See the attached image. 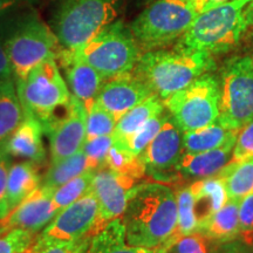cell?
Instances as JSON below:
<instances>
[{"label":"cell","instance_id":"cell-21","mask_svg":"<svg viewBox=\"0 0 253 253\" xmlns=\"http://www.w3.org/2000/svg\"><path fill=\"white\" fill-rule=\"evenodd\" d=\"M239 202L227 199L219 210L198 223L197 232H201L205 238L216 243L235 240L240 233Z\"/></svg>","mask_w":253,"mask_h":253},{"label":"cell","instance_id":"cell-40","mask_svg":"<svg viewBox=\"0 0 253 253\" xmlns=\"http://www.w3.org/2000/svg\"><path fill=\"white\" fill-rule=\"evenodd\" d=\"M210 253H253V243L246 242H231L217 243L210 250Z\"/></svg>","mask_w":253,"mask_h":253},{"label":"cell","instance_id":"cell-24","mask_svg":"<svg viewBox=\"0 0 253 253\" xmlns=\"http://www.w3.org/2000/svg\"><path fill=\"white\" fill-rule=\"evenodd\" d=\"M163 112V100L155 94L150 95L118 120L115 130L113 132L114 138L121 142L126 141L145 121Z\"/></svg>","mask_w":253,"mask_h":253},{"label":"cell","instance_id":"cell-8","mask_svg":"<svg viewBox=\"0 0 253 253\" xmlns=\"http://www.w3.org/2000/svg\"><path fill=\"white\" fill-rule=\"evenodd\" d=\"M164 107L183 132L197 130L219 116L220 86L211 75H202L166 100Z\"/></svg>","mask_w":253,"mask_h":253},{"label":"cell","instance_id":"cell-31","mask_svg":"<svg viewBox=\"0 0 253 253\" xmlns=\"http://www.w3.org/2000/svg\"><path fill=\"white\" fill-rule=\"evenodd\" d=\"M90 240H77L68 242L48 237L45 235H38L30 248L25 253H84L87 251Z\"/></svg>","mask_w":253,"mask_h":253},{"label":"cell","instance_id":"cell-42","mask_svg":"<svg viewBox=\"0 0 253 253\" xmlns=\"http://www.w3.org/2000/svg\"><path fill=\"white\" fill-rule=\"evenodd\" d=\"M12 77H13V71H12L11 62H9L5 46L0 41V81L12 79Z\"/></svg>","mask_w":253,"mask_h":253},{"label":"cell","instance_id":"cell-12","mask_svg":"<svg viewBox=\"0 0 253 253\" xmlns=\"http://www.w3.org/2000/svg\"><path fill=\"white\" fill-rule=\"evenodd\" d=\"M87 110L72 95L71 103L61 118L46 129L49 138L50 163H55L78 153L86 141Z\"/></svg>","mask_w":253,"mask_h":253},{"label":"cell","instance_id":"cell-11","mask_svg":"<svg viewBox=\"0 0 253 253\" xmlns=\"http://www.w3.org/2000/svg\"><path fill=\"white\" fill-rule=\"evenodd\" d=\"M106 225L101 216L99 202L90 190L84 197L59 211L41 231V235L68 242L89 240Z\"/></svg>","mask_w":253,"mask_h":253},{"label":"cell","instance_id":"cell-23","mask_svg":"<svg viewBox=\"0 0 253 253\" xmlns=\"http://www.w3.org/2000/svg\"><path fill=\"white\" fill-rule=\"evenodd\" d=\"M194 198V212L198 223L207 219L227 202L223 183L218 177H207L190 185Z\"/></svg>","mask_w":253,"mask_h":253},{"label":"cell","instance_id":"cell-34","mask_svg":"<svg viewBox=\"0 0 253 253\" xmlns=\"http://www.w3.org/2000/svg\"><path fill=\"white\" fill-rule=\"evenodd\" d=\"M177 199V237L197 232L198 221L194 212V198L190 186L181 189L176 194Z\"/></svg>","mask_w":253,"mask_h":253},{"label":"cell","instance_id":"cell-39","mask_svg":"<svg viewBox=\"0 0 253 253\" xmlns=\"http://www.w3.org/2000/svg\"><path fill=\"white\" fill-rule=\"evenodd\" d=\"M239 229L244 235L253 233V192L239 202Z\"/></svg>","mask_w":253,"mask_h":253},{"label":"cell","instance_id":"cell-13","mask_svg":"<svg viewBox=\"0 0 253 253\" xmlns=\"http://www.w3.org/2000/svg\"><path fill=\"white\" fill-rule=\"evenodd\" d=\"M137 182L135 177L106 167L95 170L91 191L99 202L101 216L107 224L122 217Z\"/></svg>","mask_w":253,"mask_h":253},{"label":"cell","instance_id":"cell-20","mask_svg":"<svg viewBox=\"0 0 253 253\" xmlns=\"http://www.w3.org/2000/svg\"><path fill=\"white\" fill-rule=\"evenodd\" d=\"M40 185L41 177L37 164L28 161L11 164L8 170L6 196L2 205V217L13 210Z\"/></svg>","mask_w":253,"mask_h":253},{"label":"cell","instance_id":"cell-26","mask_svg":"<svg viewBox=\"0 0 253 253\" xmlns=\"http://www.w3.org/2000/svg\"><path fill=\"white\" fill-rule=\"evenodd\" d=\"M24 119V109L13 79L0 81V144L11 136Z\"/></svg>","mask_w":253,"mask_h":253},{"label":"cell","instance_id":"cell-37","mask_svg":"<svg viewBox=\"0 0 253 253\" xmlns=\"http://www.w3.org/2000/svg\"><path fill=\"white\" fill-rule=\"evenodd\" d=\"M253 156V120L245 125L237 134L232 151V162L246 160Z\"/></svg>","mask_w":253,"mask_h":253},{"label":"cell","instance_id":"cell-38","mask_svg":"<svg viewBox=\"0 0 253 253\" xmlns=\"http://www.w3.org/2000/svg\"><path fill=\"white\" fill-rule=\"evenodd\" d=\"M171 249L175 250V253H210L207 238L201 232L181 236Z\"/></svg>","mask_w":253,"mask_h":253},{"label":"cell","instance_id":"cell-36","mask_svg":"<svg viewBox=\"0 0 253 253\" xmlns=\"http://www.w3.org/2000/svg\"><path fill=\"white\" fill-rule=\"evenodd\" d=\"M113 143V135L100 136V137L84 141V145H82V150L86 154L90 170H96L103 167L104 160H106L107 154H108Z\"/></svg>","mask_w":253,"mask_h":253},{"label":"cell","instance_id":"cell-43","mask_svg":"<svg viewBox=\"0 0 253 253\" xmlns=\"http://www.w3.org/2000/svg\"><path fill=\"white\" fill-rule=\"evenodd\" d=\"M184 1L199 14L202 12L208 11V9L216 7L218 5L224 4L229 0H184Z\"/></svg>","mask_w":253,"mask_h":253},{"label":"cell","instance_id":"cell-14","mask_svg":"<svg viewBox=\"0 0 253 253\" xmlns=\"http://www.w3.org/2000/svg\"><path fill=\"white\" fill-rule=\"evenodd\" d=\"M58 212L52 201V190L40 185L5 217L0 218V230L21 229L37 235Z\"/></svg>","mask_w":253,"mask_h":253},{"label":"cell","instance_id":"cell-25","mask_svg":"<svg viewBox=\"0 0 253 253\" xmlns=\"http://www.w3.org/2000/svg\"><path fill=\"white\" fill-rule=\"evenodd\" d=\"M227 199L240 201L253 192V156L239 162H229L218 172Z\"/></svg>","mask_w":253,"mask_h":253},{"label":"cell","instance_id":"cell-28","mask_svg":"<svg viewBox=\"0 0 253 253\" xmlns=\"http://www.w3.org/2000/svg\"><path fill=\"white\" fill-rule=\"evenodd\" d=\"M87 170H90L89 164H88L86 154L81 148L78 153L72 156L63 158L55 163H50L45 177L41 181V185L46 186L53 191Z\"/></svg>","mask_w":253,"mask_h":253},{"label":"cell","instance_id":"cell-32","mask_svg":"<svg viewBox=\"0 0 253 253\" xmlns=\"http://www.w3.org/2000/svg\"><path fill=\"white\" fill-rule=\"evenodd\" d=\"M118 120L113 114L104 109L95 101V103L87 110L86 141L100 136L113 135Z\"/></svg>","mask_w":253,"mask_h":253},{"label":"cell","instance_id":"cell-29","mask_svg":"<svg viewBox=\"0 0 253 253\" xmlns=\"http://www.w3.org/2000/svg\"><path fill=\"white\" fill-rule=\"evenodd\" d=\"M103 167L109 168L116 172L135 177L138 181H141L147 172L140 156H136L128 145L116 140H114V143L107 154Z\"/></svg>","mask_w":253,"mask_h":253},{"label":"cell","instance_id":"cell-30","mask_svg":"<svg viewBox=\"0 0 253 253\" xmlns=\"http://www.w3.org/2000/svg\"><path fill=\"white\" fill-rule=\"evenodd\" d=\"M95 170H87L52 191V201L58 211L74 203L91 190Z\"/></svg>","mask_w":253,"mask_h":253},{"label":"cell","instance_id":"cell-22","mask_svg":"<svg viewBox=\"0 0 253 253\" xmlns=\"http://www.w3.org/2000/svg\"><path fill=\"white\" fill-rule=\"evenodd\" d=\"M84 253H169V250L130 245L126 242V229L121 218H116L91 238Z\"/></svg>","mask_w":253,"mask_h":253},{"label":"cell","instance_id":"cell-41","mask_svg":"<svg viewBox=\"0 0 253 253\" xmlns=\"http://www.w3.org/2000/svg\"><path fill=\"white\" fill-rule=\"evenodd\" d=\"M9 167H11L9 156L0 147V218H2V205H4V199L6 196Z\"/></svg>","mask_w":253,"mask_h":253},{"label":"cell","instance_id":"cell-45","mask_svg":"<svg viewBox=\"0 0 253 253\" xmlns=\"http://www.w3.org/2000/svg\"><path fill=\"white\" fill-rule=\"evenodd\" d=\"M245 236H252L251 239L248 238L246 240H248V242H250V243H253V233H248V235H245Z\"/></svg>","mask_w":253,"mask_h":253},{"label":"cell","instance_id":"cell-9","mask_svg":"<svg viewBox=\"0 0 253 253\" xmlns=\"http://www.w3.org/2000/svg\"><path fill=\"white\" fill-rule=\"evenodd\" d=\"M15 81H21L47 59L61 50L54 31L37 15L25 20L4 43Z\"/></svg>","mask_w":253,"mask_h":253},{"label":"cell","instance_id":"cell-10","mask_svg":"<svg viewBox=\"0 0 253 253\" xmlns=\"http://www.w3.org/2000/svg\"><path fill=\"white\" fill-rule=\"evenodd\" d=\"M253 120V59L232 60L223 73L219 121L230 130L239 131Z\"/></svg>","mask_w":253,"mask_h":253},{"label":"cell","instance_id":"cell-18","mask_svg":"<svg viewBox=\"0 0 253 253\" xmlns=\"http://www.w3.org/2000/svg\"><path fill=\"white\" fill-rule=\"evenodd\" d=\"M43 134L41 123L34 116L24 113L23 121L0 147L9 157L23 158L39 166L46 161Z\"/></svg>","mask_w":253,"mask_h":253},{"label":"cell","instance_id":"cell-33","mask_svg":"<svg viewBox=\"0 0 253 253\" xmlns=\"http://www.w3.org/2000/svg\"><path fill=\"white\" fill-rule=\"evenodd\" d=\"M168 119H169V116L166 115L164 112L157 114V115L150 118L148 121H145L143 125H142L140 128L128 138V140L122 142V143L128 145L129 149H130L136 156H140V154L144 150V148L154 140V137L157 135V132L161 130V128H162ZM114 140H115V138H114Z\"/></svg>","mask_w":253,"mask_h":253},{"label":"cell","instance_id":"cell-5","mask_svg":"<svg viewBox=\"0 0 253 253\" xmlns=\"http://www.w3.org/2000/svg\"><path fill=\"white\" fill-rule=\"evenodd\" d=\"M122 0H59L52 28L62 49L74 50L118 18Z\"/></svg>","mask_w":253,"mask_h":253},{"label":"cell","instance_id":"cell-19","mask_svg":"<svg viewBox=\"0 0 253 253\" xmlns=\"http://www.w3.org/2000/svg\"><path fill=\"white\" fill-rule=\"evenodd\" d=\"M237 136L214 149L203 153L182 154L176 168L186 177H211L230 162Z\"/></svg>","mask_w":253,"mask_h":253},{"label":"cell","instance_id":"cell-17","mask_svg":"<svg viewBox=\"0 0 253 253\" xmlns=\"http://www.w3.org/2000/svg\"><path fill=\"white\" fill-rule=\"evenodd\" d=\"M182 153L181 129L169 118L154 140L140 154V158L147 171L158 173L176 167Z\"/></svg>","mask_w":253,"mask_h":253},{"label":"cell","instance_id":"cell-15","mask_svg":"<svg viewBox=\"0 0 253 253\" xmlns=\"http://www.w3.org/2000/svg\"><path fill=\"white\" fill-rule=\"evenodd\" d=\"M56 60H59L60 66L65 72L66 82L71 94L88 110L96 101L106 80L89 63L79 58L74 50L61 48Z\"/></svg>","mask_w":253,"mask_h":253},{"label":"cell","instance_id":"cell-1","mask_svg":"<svg viewBox=\"0 0 253 253\" xmlns=\"http://www.w3.org/2000/svg\"><path fill=\"white\" fill-rule=\"evenodd\" d=\"M177 219L176 194L160 183L136 185L121 217L129 244L168 250L178 239Z\"/></svg>","mask_w":253,"mask_h":253},{"label":"cell","instance_id":"cell-46","mask_svg":"<svg viewBox=\"0 0 253 253\" xmlns=\"http://www.w3.org/2000/svg\"><path fill=\"white\" fill-rule=\"evenodd\" d=\"M149 1H150V2H151V1H154V0H149Z\"/></svg>","mask_w":253,"mask_h":253},{"label":"cell","instance_id":"cell-44","mask_svg":"<svg viewBox=\"0 0 253 253\" xmlns=\"http://www.w3.org/2000/svg\"><path fill=\"white\" fill-rule=\"evenodd\" d=\"M24 0H0V15L5 14L9 9L17 7Z\"/></svg>","mask_w":253,"mask_h":253},{"label":"cell","instance_id":"cell-16","mask_svg":"<svg viewBox=\"0 0 253 253\" xmlns=\"http://www.w3.org/2000/svg\"><path fill=\"white\" fill-rule=\"evenodd\" d=\"M150 95L153 93L147 84L130 73L104 81L96 102L119 120Z\"/></svg>","mask_w":253,"mask_h":253},{"label":"cell","instance_id":"cell-7","mask_svg":"<svg viewBox=\"0 0 253 253\" xmlns=\"http://www.w3.org/2000/svg\"><path fill=\"white\" fill-rule=\"evenodd\" d=\"M197 15L184 0H154L129 27L140 48L147 52L183 37Z\"/></svg>","mask_w":253,"mask_h":253},{"label":"cell","instance_id":"cell-3","mask_svg":"<svg viewBox=\"0 0 253 253\" xmlns=\"http://www.w3.org/2000/svg\"><path fill=\"white\" fill-rule=\"evenodd\" d=\"M252 20L253 0H229L199 13L179 46L210 55L225 52L238 42Z\"/></svg>","mask_w":253,"mask_h":253},{"label":"cell","instance_id":"cell-2","mask_svg":"<svg viewBox=\"0 0 253 253\" xmlns=\"http://www.w3.org/2000/svg\"><path fill=\"white\" fill-rule=\"evenodd\" d=\"M213 67L210 54L179 46L173 50L153 49L141 54L132 74L151 93L166 100Z\"/></svg>","mask_w":253,"mask_h":253},{"label":"cell","instance_id":"cell-35","mask_svg":"<svg viewBox=\"0 0 253 253\" xmlns=\"http://www.w3.org/2000/svg\"><path fill=\"white\" fill-rule=\"evenodd\" d=\"M36 235L21 229L0 230V253H25Z\"/></svg>","mask_w":253,"mask_h":253},{"label":"cell","instance_id":"cell-6","mask_svg":"<svg viewBox=\"0 0 253 253\" xmlns=\"http://www.w3.org/2000/svg\"><path fill=\"white\" fill-rule=\"evenodd\" d=\"M74 52L96 69L104 80L130 74L141 56V48L130 27L121 20L101 28Z\"/></svg>","mask_w":253,"mask_h":253},{"label":"cell","instance_id":"cell-27","mask_svg":"<svg viewBox=\"0 0 253 253\" xmlns=\"http://www.w3.org/2000/svg\"><path fill=\"white\" fill-rule=\"evenodd\" d=\"M238 131L230 130L218 121L211 123L197 130L185 131L182 136L183 153H203L226 143L230 138L235 137Z\"/></svg>","mask_w":253,"mask_h":253},{"label":"cell","instance_id":"cell-4","mask_svg":"<svg viewBox=\"0 0 253 253\" xmlns=\"http://www.w3.org/2000/svg\"><path fill=\"white\" fill-rule=\"evenodd\" d=\"M24 113L34 116L43 131L61 118L72 100L67 82L62 77L56 59H47L15 81Z\"/></svg>","mask_w":253,"mask_h":253}]
</instances>
